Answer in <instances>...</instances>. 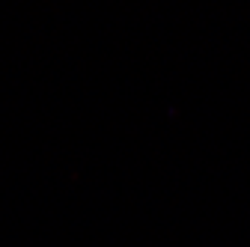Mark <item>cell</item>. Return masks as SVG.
<instances>
[]
</instances>
